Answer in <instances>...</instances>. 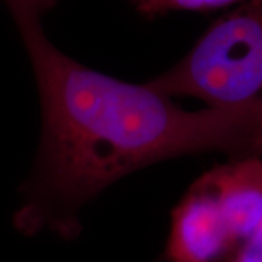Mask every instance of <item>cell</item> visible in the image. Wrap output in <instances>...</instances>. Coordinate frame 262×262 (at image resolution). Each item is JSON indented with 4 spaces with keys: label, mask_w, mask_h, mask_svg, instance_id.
Here are the masks:
<instances>
[{
    "label": "cell",
    "mask_w": 262,
    "mask_h": 262,
    "mask_svg": "<svg viewBox=\"0 0 262 262\" xmlns=\"http://www.w3.org/2000/svg\"><path fill=\"white\" fill-rule=\"evenodd\" d=\"M166 96H191L208 108L262 102V0L215 19L194 47L147 82Z\"/></svg>",
    "instance_id": "2"
},
{
    "label": "cell",
    "mask_w": 262,
    "mask_h": 262,
    "mask_svg": "<svg viewBox=\"0 0 262 262\" xmlns=\"http://www.w3.org/2000/svg\"><path fill=\"white\" fill-rule=\"evenodd\" d=\"M133 5L141 18L155 19L177 12L211 13L215 10L229 9L237 3L227 0H140Z\"/></svg>",
    "instance_id": "3"
},
{
    "label": "cell",
    "mask_w": 262,
    "mask_h": 262,
    "mask_svg": "<svg viewBox=\"0 0 262 262\" xmlns=\"http://www.w3.org/2000/svg\"><path fill=\"white\" fill-rule=\"evenodd\" d=\"M236 262H262V220L241 251Z\"/></svg>",
    "instance_id": "4"
},
{
    "label": "cell",
    "mask_w": 262,
    "mask_h": 262,
    "mask_svg": "<svg viewBox=\"0 0 262 262\" xmlns=\"http://www.w3.org/2000/svg\"><path fill=\"white\" fill-rule=\"evenodd\" d=\"M54 3L8 2L27 48L41 106L35 166L13 215L25 236L75 239L79 213L133 172L189 155L262 156V102L188 111L149 84L89 69L50 41L42 18Z\"/></svg>",
    "instance_id": "1"
}]
</instances>
